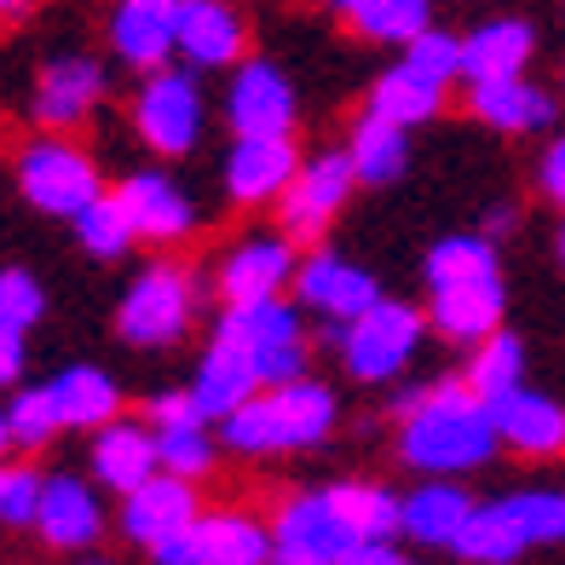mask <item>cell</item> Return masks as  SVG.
Wrapping results in <instances>:
<instances>
[{"label":"cell","mask_w":565,"mask_h":565,"mask_svg":"<svg viewBox=\"0 0 565 565\" xmlns=\"http://www.w3.org/2000/svg\"><path fill=\"white\" fill-rule=\"evenodd\" d=\"M323 7L375 46H409L422 30H433V0H323Z\"/></svg>","instance_id":"30"},{"label":"cell","mask_w":565,"mask_h":565,"mask_svg":"<svg viewBox=\"0 0 565 565\" xmlns=\"http://www.w3.org/2000/svg\"><path fill=\"white\" fill-rule=\"evenodd\" d=\"M105 93H110L105 64L87 58V53H58L53 64L35 75L30 110L41 121V134H70V127H82L98 105H105Z\"/></svg>","instance_id":"15"},{"label":"cell","mask_w":565,"mask_h":565,"mask_svg":"<svg viewBox=\"0 0 565 565\" xmlns=\"http://www.w3.org/2000/svg\"><path fill=\"white\" fill-rule=\"evenodd\" d=\"M473 497L461 491L456 479H422L416 491L404 497V536L422 548H456L461 525L473 520Z\"/></svg>","instance_id":"28"},{"label":"cell","mask_w":565,"mask_h":565,"mask_svg":"<svg viewBox=\"0 0 565 565\" xmlns=\"http://www.w3.org/2000/svg\"><path fill=\"white\" fill-rule=\"evenodd\" d=\"M82 565H116V559H105V554H87Z\"/></svg>","instance_id":"49"},{"label":"cell","mask_w":565,"mask_h":565,"mask_svg":"<svg viewBox=\"0 0 565 565\" xmlns=\"http://www.w3.org/2000/svg\"><path fill=\"white\" fill-rule=\"evenodd\" d=\"M536 58V30L525 18H484L479 30L461 35V82H502L525 75Z\"/></svg>","instance_id":"25"},{"label":"cell","mask_w":565,"mask_h":565,"mask_svg":"<svg viewBox=\"0 0 565 565\" xmlns=\"http://www.w3.org/2000/svg\"><path fill=\"white\" fill-rule=\"evenodd\" d=\"M347 513V525L358 531V543H393L404 536V497H393L387 484H364V479H341L329 484Z\"/></svg>","instance_id":"33"},{"label":"cell","mask_w":565,"mask_h":565,"mask_svg":"<svg viewBox=\"0 0 565 565\" xmlns=\"http://www.w3.org/2000/svg\"><path fill=\"white\" fill-rule=\"evenodd\" d=\"M7 445H12V433H7V409H0V456H7Z\"/></svg>","instance_id":"48"},{"label":"cell","mask_w":565,"mask_h":565,"mask_svg":"<svg viewBox=\"0 0 565 565\" xmlns=\"http://www.w3.org/2000/svg\"><path fill=\"white\" fill-rule=\"evenodd\" d=\"M358 548V531L347 525V513L335 491H295L271 520V565H347Z\"/></svg>","instance_id":"10"},{"label":"cell","mask_w":565,"mask_h":565,"mask_svg":"<svg viewBox=\"0 0 565 565\" xmlns=\"http://www.w3.org/2000/svg\"><path fill=\"white\" fill-rule=\"evenodd\" d=\"M295 295H300L306 312L323 318L329 329H347L352 318H364L370 306L381 300V282L364 266H352V260H341V254L318 248V254H306V260H300Z\"/></svg>","instance_id":"16"},{"label":"cell","mask_w":565,"mask_h":565,"mask_svg":"<svg viewBox=\"0 0 565 565\" xmlns=\"http://www.w3.org/2000/svg\"><path fill=\"white\" fill-rule=\"evenodd\" d=\"M543 543H565V491H508L479 502L450 554L468 565H513Z\"/></svg>","instance_id":"4"},{"label":"cell","mask_w":565,"mask_h":565,"mask_svg":"<svg viewBox=\"0 0 565 565\" xmlns=\"http://www.w3.org/2000/svg\"><path fill=\"white\" fill-rule=\"evenodd\" d=\"M491 231H513V209H497L491 214Z\"/></svg>","instance_id":"47"},{"label":"cell","mask_w":565,"mask_h":565,"mask_svg":"<svg viewBox=\"0 0 565 565\" xmlns=\"http://www.w3.org/2000/svg\"><path fill=\"white\" fill-rule=\"evenodd\" d=\"M157 461L162 473H179V479H209L214 461H220V439L209 433V422H179V427H157Z\"/></svg>","instance_id":"36"},{"label":"cell","mask_w":565,"mask_h":565,"mask_svg":"<svg viewBox=\"0 0 565 565\" xmlns=\"http://www.w3.org/2000/svg\"><path fill=\"white\" fill-rule=\"evenodd\" d=\"M46 318V289L35 271L23 266H7L0 271V329H18V335H30V329Z\"/></svg>","instance_id":"38"},{"label":"cell","mask_w":565,"mask_h":565,"mask_svg":"<svg viewBox=\"0 0 565 565\" xmlns=\"http://www.w3.org/2000/svg\"><path fill=\"white\" fill-rule=\"evenodd\" d=\"M191 525H196V520H191ZM191 525L173 531V536H162V543H150V559H157V565H196V536H191Z\"/></svg>","instance_id":"43"},{"label":"cell","mask_w":565,"mask_h":565,"mask_svg":"<svg viewBox=\"0 0 565 565\" xmlns=\"http://www.w3.org/2000/svg\"><path fill=\"white\" fill-rule=\"evenodd\" d=\"M7 433H12V445L18 450H46L58 439V409L53 398H46V387H12L7 398Z\"/></svg>","instance_id":"37"},{"label":"cell","mask_w":565,"mask_h":565,"mask_svg":"<svg viewBox=\"0 0 565 565\" xmlns=\"http://www.w3.org/2000/svg\"><path fill=\"white\" fill-rule=\"evenodd\" d=\"M41 484L46 473L23 468V461H0V531H35V508H41Z\"/></svg>","instance_id":"39"},{"label":"cell","mask_w":565,"mask_h":565,"mask_svg":"<svg viewBox=\"0 0 565 565\" xmlns=\"http://www.w3.org/2000/svg\"><path fill=\"white\" fill-rule=\"evenodd\" d=\"M225 121L231 134H295V116H300V98L295 82L282 75L271 58H243L225 82Z\"/></svg>","instance_id":"13"},{"label":"cell","mask_w":565,"mask_h":565,"mask_svg":"<svg viewBox=\"0 0 565 565\" xmlns=\"http://www.w3.org/2000/svg\"><path fill=\"white\" fill-rule=\"evenodd\" d=\"M202 127H209V98H202L196 70L162 64L134 87V134L157 157H185V150H196Z\"/></svg>","instance_id":"8"},{"label":"cell","mask_w":565,"mask_h":565,"mask_svg":"<svg viewBox=\"0 0 565 565\" xmlns=\"http://www.w3.org/2000/svg\"><path fill=\"white\" fill-rule=\"evenodd\" d=\"M196 565H271V525L248 508L196 513Z\"/></svg>","instance_id":"26"},{"label":"cell","mask_w":565,"mask_h":565,"mask_svg":"<svg viewBox=\"0 0 565 565\" xmlns=\"http://www.w3.org/2000/svg\"><path fill=\"white\" fill-rule=\"evenodd\" d=\"M347 565H416V559H409L398 543H358Z\"/></svg>","instance_id":"45"},{"label":"cell","mask_w":565,"mask_h":565,"mask_svg":"<svg viewBox=\"0 0 565 565\" xmlns=\"http://www.w3.org/2000/svg\"><path fill=\"white\" fill-rule=\"evenodd\" d=\"M220 335H231L260 370V387H282V381L306 375V323L289 300H248V306H225L220 312Z\"/></svg>","instance_id":"9"},{"label":"cell","mask_w":565,"mask_h":565,"mask_svg":"<svg viewBox=\"0 0 565 565\" xmlns=\"http://www.w3.org/2000/svg\"><path fill=\"white\" fill-rule=\"evenodd\" d=\"M404 64H416L422 75H433V82H461V35L450 30H422L416 41L404 46Z\"/></svg>","instance_id":"40"},{"label":"cell","mask_w":565,"mask_h":565,"mask_svg":"<svg viewBox=\"0 0 565 565\" xmlns=\"http://www.w3.org/2000/svg\"><path fill=\"white\" fill-rule=\"evenodd\" d=\"M18 191L30 196V209L53 220H75L87 202L105 196V179H98V162L75 139L41 134L18 150Z\"/></svg>","instance_id":"7"},{"label":"cell","mask_w":565,"mask_h":565,"mask_svg":"<svg viewBox=\"0 0 565 565\" xmlns=\"http://www.w3.org/2000/svg\"><path fill=\"white\" fill-rule=\"evenodd\" d=\"M468 387L484 398V404H497L502 393H513V387H525V341L520 335H484L479 347H473V358H468Z\"/></svg>","instance_id":"34"},{"label":"cell","mask_w":565,"mask_h":565,"mask_svg":"<svg viewBox=\"0 0 565 565\" xmlns=\"http://www.w3.org/2000/svg\"><path fill=\"white\" fill-rule=\"evenodd\" d=\"M491 422H497V439L513 456H531V461L565 456V404L554 393L513 387V393H502L491 404Z\"/></svg>","instance_id":"20"},{"label":"cell","mask_w":565,"mask_h":565,"mask_svg":"<svg viewBox=\"0 0 565 565\" xmlns=\"http://www.w3.org/2000/svg\"><path fill=\"white\" fill-rule=\"evenodd\" d=\"M110 53L134 75L162 70L179 53V0H116Z\"/></svg>","instance_id":"19"},{"label":"cell","mask_w":565,"mask_h":565,"mask_svg":"<svg viewBox=\"0 0 565 565\" xmlns=\"http://www.w3.org/2000/svg\"><path fill=\"white\" fill-rule=\"evenodd\" d=\"M196 491H191V479H179V473H157V479H145L139 491H127L121 497V536L127 543H162V536L173 531H185L196 520Z\"/></svg>","instance_id":"23"},{"label":"cell","mask_w":565,"mask_h":565,"mask_svg":"<svg viewBox=\"0 0 565 565\" xmlns=\"http://www.w3.org/2000/svg\"><path fill=\"white\" fill-rule=\"evenodd\" d=\"M445 82H433V75H422L416 64H387L375 75V87H370V105L364 110H375V116H387V121H398V127H422V121H433L445 110Z\"/></svg>","instance_id":"31"},{"label":"cell","mask_w":565,"mask_h":565,"mask_svg":"<svg viewBox=\"0 0 565 565\" xmlns=\"http://www.w3.org/2000/svg\"><path fill=\"white\" fill-rule=\"evenodd\" d=\"M254 393H260V370H254V358L231 341V335H220L214 329V341H209V352L196 358V375H191V398H196V409L209 422H225L237 404H248Z\"/></svg>","instance_id":"24"},{"label":"cell","mask_w":565,"mask_h":565,"mask_svg":"<svg viewBox=\"0 0 565 565\" xmlns=\"http://www.w3.org/2000/svg\"><path fill=\"white\" fill-rule=\"evenodd\" d=\"M497 422L461 375H445L422 393L398 398V461L409 473L427 479H456V473H479L497 456Z\"/></svg>","instance_id":"1"},{"label":"cell","mask_w":565,"mask_h":565,"mask_svg":"<svg viewBox=\"0 0 565 565\" xmlns=\"http://www.w3.org/2000/svg\"><path fill=\"white\" fill-rule=\"evenodd\" d=\"M179 58L191 70H237L248 58L237 0H179Z\"/></svg>","instance_id":"18"},{"label":"cell","mask_w":565,"mask_h":565,"mask_svg":"<svg viewBox=\"0 0 565 565\" xmlns=\"http://www.w3.org/2000/svg\"><path fill=\"white\" fill-rule=\"evenodd\" d=\"M347 162L358 173V185H393L409 162V127L364 110L347 134Z\"/></svg>","instance_id":"32"},{"label":"cell","mask_w":565,"mask_h":565,"mask_svg":"<svg viewBox=\"0 0 565 565\" xmlns=\"http://www.w3.org/2000/svg\"><path fill=\"white\" fill-rule=\"evenodd\" d=\"M46 398L58 409V427H82V433H98L105 422L121 416V387L110 370L98 364H70L46 381Z\"/></svg>","instance_id":"29"},{"label":"cell","mask_w":565,"mask_h":565,"mask_svg":"<svg viewBox=\"0 0 565 565\" xmlns=\"http://www.w3.org/2000/svg\"><path fill=\"white\" fill-rule=\"evenodd\" d=\"M196 318V277L179 260H150L116 306V335L127 347H173Z\"/></svg>","instance_id":"6"},{"label":"cell","mask_w":565,"mask_h":565,"mask_svg":"<svg viewBox=\"0 0 565 565\" xmlns=\"http://www.w3.org/2000/svg\"><path fill=\"white\" fill-rule=\"evenodd\" d=\"M536 191H543L554 209H565V134L559 139H548V150H543V162H536Z\"/></svg>","instance_id":"42"},{"label":"cell","mask_w":565,"mask_h":565,"mask_svg":"<svg viewBox=\"0 0 565 565\" xmlns=\"http://www.w3.org/2000/svg\"><path fill=\"white\" fill-rule=\"evenodd\" d=\"M300 173V150H295V134H243L231 139L225 150V196L237 209H266L289 191V179Z\"/></svg>","instance_id":"14"},{"label":"cell","mask_w":565,"mask_h":565,"mask_svg":"<svg viewBox=\"0 0 565 565\" xmlns=\"http://www.w3.org/2000/svg\"><path fill=\"white\" fill-rule=\"evenodd\" d=\"M116 202L127 209V220H134L139 237H150V243H179V237H191V231H196V202L185 196L179 179H168L157 168L127 173L116 185Z\"/></svg>","instance_id":"21"},{"label":"cell","mask_w":565,"mask_h":565,"mask_svg":"<svg viewBox=\"0 0 565 565\" xmlns=\"http://www.w3.org/2000/svg\"><path fill=\"white\" fill-rule=\"evenodd\" d=\"M35 531L46 548L64 554H87L105 536V502L82 473H46L41 484V508H35Z\"/></svg>","instance_id":"17"},{"label":"cell","mask_w":565,"mask_h":565,"mask_svg":"<svg viewBox=\"0 0 565 565\" xmlns=\"http://www.w3.org/2000/svg\"><path fill=\"white\" fill-rule=\"evenodd\" d=\"M508 289L491 237H445L427 254V323L456 347H479L502 329Z\"/></svg>","instance_id":"2"},{"label":"cell","mask_w":565,"mask_h":565,"mask_svg":"<svg viewBox=\"0 0 565 565\" xmlns=\"http://www.w3.org/2000/svg\"><path fill=\"white\" fill-rule=\"evenodd\" d=\"M358 185V173L347 162V150H323V157L300 162V173L289 179V191L277 196V220L282 231L300 243V237H323L329 225H335V214L347 209V196Z\"/></svg>","instance_id":"12"},{"label":"cell","mask_w":565,"mask_h":565,"mask_svg":"<svg viewBox=\"0 0 565 565\" xmlns=\"http://www.w3.org/2000/svg\"><path fill=\"white\" fill-rule=\"evenodd\" d=\"M323 341L341 347V364H347L352 381L381 387V381H398L409 364H416V352L427 341V318L409 300H387V295H381L370 312L352 318L347 329H323Z\"/></svg>","instance_id":"5"},{"label":"cell","mask_w":565,"mask_h":565,"mask_svg":"<svg viewBox=\"0 0 565 565\" xmlns=\"http://www.w3.org/2000/svg\"><path fill=\"white\" fill-rule=\"evenodd\" d=\"M341 422V398L323 381H282V387H260L248 404H237L220 422L225 450L237 456H295L318 450Z\"/></svg>","instance_id":"3"},{"label":"cell","mask_w":565,"mask_h":565,"mask_svg":"<svg viewBox=\"0 0 565 565\" xmlns=\"http://www.w3.org/2000/svg\"><path fill=\"white\" fill-rule=\"evenodd\" d=\"M559 266H565V225H559Z\"/></svg>","instance_id":"50"},{"label":"cell","mask_w":565,"mask_h":565,"mask_svg":"<svg viewBox=\"0 0 565 565\" xmlns=\"http://www.w3.org/2000/svg\"><path fill=\"white\" fill-rule=\"evenodd\" d=\"M300 254L289 231H248L237 237L220 266H214V295L220 306H248V300H277L282 289H295Z\"/></svg>","instance_id":"11"},{"label":"cell","mask_w":565,"mask_h":565,"mask_svg":"<svg viewBox=\"0 0 565 565\" xmlns=\"http://www.w3.org/2000/svg\"><path fill=\"white\" fill-rule=\"evenodd\" d=\"M468 110L497 127V134H543L554 121V93L525 82V75H502V82H468Z\"/></svg>","instance_id":"27"},{"label":"cell","mask_w":565,"mask_h":565,"mask_svg":"<svg viewBox=\"0 0 565 565\" xmlns=\"http://www.w3.org/2000/svg\"><path fill=\"white\" fill-rule=\"evenodd\" d=\"M18 375H23V335L18 329H0V393L18 387Z\"/></svg>","instance_id":"44"},{"label":"cell","mask_w":565,"mask_h":565,"mask_svg":"<svg viewBox=\"0 0 565 565\" xmlns=\"http://www.w3.org/2000/svg\"><path fill=\"white\" fill-rule=\"evenodd\" d=\"M145 422L150 427H179V422H209V416L196 409V398L185 387V393H157V398H150L145 404Z\"/></svg>","instance_id":"41"},{"label":"cell","mask_w":565,"mask_h":565,"mask_svg":"<svg viewBox=\"0 0 565 565\" xmlns=\"http://www.w3.org/2000/svg\"><path fill=\"white\" fill-rule=\"evenodd\" d=\"M30 7H35V0H0V23H18Z\"/></svg>","instance_id":"46"},{"label":"cell","mask_w":565,"mask_h":565,"mask_svg":"<svg viewBox=\"0 0 565 565\" xmlns=\"http://www.w3.org/2000/svg\"><path fill=\"white\" fill-rule=\"evenodd\" d=\"M93 484H105V491L127 497V491H139L145 479H157L162 473V461H157V427H139V422H105L93 433Z\"/></svg>","instance_id":"22"},{"label":"cell","mask_w":565,"mask_h":565,"mask_svg":"<svg viewBox=\"0 0 565 565\" xmlns=\"http://www.w3.org/2000/svg\"><path fill=\"white\" fill-rule=\"evenodd\" d=\"M70 225H75V243H82L93 260H121V254L139 243V231H134V220H127V209L116 202V191H105L98 202H87V209L75 214Z\"/></svg>","instance_id":"35"}]
</instances>
